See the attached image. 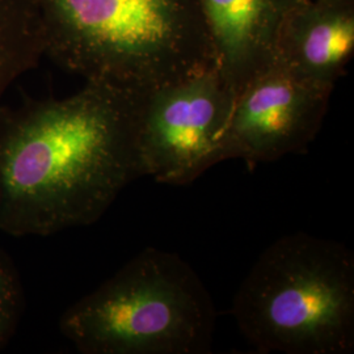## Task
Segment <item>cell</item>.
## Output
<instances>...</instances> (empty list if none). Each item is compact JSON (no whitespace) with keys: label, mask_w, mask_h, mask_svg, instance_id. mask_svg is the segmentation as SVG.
Instances as JSON below:
<instances>
[{"label":"cell","mask_w":354,"mask_h":354,"mask_svg":"<svg viewBox=\"0 0 354 354\" xmlns=\"http://www.w3.org/2000/svg\"><path fill=\"white\" fill-rule=\"evenodd\" d=\"M140 93L100 82L0 109V231L51 235L97 222L140 177Z\"/></svg>","instance_id":"cell-1"},{"label":"cell","mask_w":354,"mask_h":354,"mask_svg":"<svg viewBox=\"0 0 354 354\" xmlns=\"http://www.w3.org/2000/svg\"><path fill=\"white\" fill-rule=\"evenodd\" d=\"M215 323L196 270L177 253L149 247L73 304L59 328L84 354H205Z\"/></svg>","instance_id":"cell-4"},{"label":"cell","mask_w":354,"mask_h":354,"mask_svg":"<svg viewBox=\"0 0 354 354\" xmlns=\"http://www.w3.org/2000/svg\"><path fill=\"white\" fill-rule=\"evenodd\" d=\"M301 0H200L213 62L236 95L276 59L282 24Z\"/></svg>","instance_id":"cell-7"},{"label":"cell","mask_w":354,"mask_h":354,"mask_svg":"<svg viewBox=\"0 0 354 354\" xmlns=\"http://www.w3.org/2000/svg\"><path fill=\"white\" fill-rule=\"evenodd\" d=\"M24 308L23 288L8 259L0 253V349L12 339Z\"/></svg>","instance_id":"cell-10"},{"label":"cell","mask_w":354,"mask_h":354,"mask_svg":"<svg viewBox=\"0 0 354 354\" xmlns=\"http://www.w3.org/2000/svg\"><path fill=\"white\" fill-rule=\"evenodd\" d=\"M234 95L215 66L140 93L136 147L140 177L187 185L218 165Z\"/></svg>","instance_id":"cell-5"},{"label":"cell","mask_w":354,"mask_h":354,"mask_svg":"<svg viewBox=\"0 0 354 354\" xmlns=\"http://www.w3.org/2000/svg\"><path fill=\"white\" fill-rule=\"evenodd\" d=\"M354 53V0H301L279 30L276 59L332 91Z\"/></svg>","instance_id":"cell-8"},{"label":"cell","mask_w":354,"mask_h":354,"mask_svg":"<svg viewBox=\"0 0 354 354\" xmlns=\"http://www.w3.org/2000/svg\"><path fill=\"white\" fill-rule=\"evenodd\" d=\"M45 55L35 0H0V109L6 92Z\"/></svg>","instance_id":"cell-9"},{"label":"cell","mask_w":354,"mask_h":354,"mask_svg":"<svg viewBox=\"0 0 354 354\" xmlns=\"http://www.w3.org/2000/svg\"><path fill=\"white\" fill-rule=\"evenodd\" d=\"M231 311L260 353H352L353 253L311 234L283 235L259 256Z\"/></svg>","instance_id":"cell-3"},{"label":"cell","mask_w":354,"mask_h":354,"mask_svg":"<svg viewBox=\"0 0 354 354\" xmlns=\"http://www.w3.org/2000/svg\"><path fill=\"white\" fill-rule=\"evenodd\" d=\"M45 55L137 93L214 66L200 0H35Z\"/></svg>","instance_id":"cell-2"},{"label":"cell","mask_w":354,"mask_h":354,"mask_svg":"<svg viewBox=\"0 0 354 354\" xmlns=\"http://www.w3.org/2000/svg\"><path fill=\"white\" fill-rule=\"evenodd\" d=\"M330 93L274 59L236 95L218 163L241 159L252 168L304 151L317 138Z\"/></svg>","instance_id":"cell-6"}]
</instances>
